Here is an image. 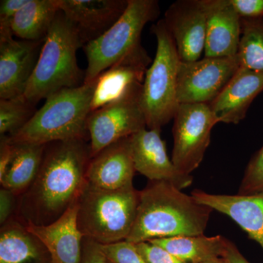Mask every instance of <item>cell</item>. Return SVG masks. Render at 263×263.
<instances>
[{"mask_svg":"<svg viewBox=\"0 0 263 263\" xmlns=\"http://www.w3.org/2000/svg\"><path fill=\"white\" fill-rule=\"evenodd\" d=\"M90 160L89 145L85 139L46 145L37 177L19 202V216L24 224L46 226L77 201Z\"/></svg>","mask_w":263,"mask_h":263,"instance_id":"obj_1","label":"cell"},{"mask_svg":"<svg viewBox=\"0 0 263 263\" xmlns=\"http://www.w3.org/2000/svg\"><path fill=\"white\" fill-rule=\"evenodd\" d=\"M167 181H150L140 191L134 226L127 241L203 235L213 212Z\"/></svg>","mask_w":263,"mask_h":263,"instance_id":"obj_2","label":"cell"},{"mask_svg":"<svg viewBox=\"0 0 263 263\" xmlns=\"http://www.w3.org/2000/svg\"><path fill=\"white\" fill-rule=\"evenodd\" d=\"M94 90L95 81L48 97L22 129L8 136L10 143L46 146L55 142L85 139Z\"/></svg>","mask_w":263,"mask_h":263,"instance_id":"obj_3","label":"cell"},{"mask_svg":"<svg viewBox=\"0 0 263 263\" xmlns=\"http://www.w3.org/2000/svg\"><path fill=\"white\" fill-rule=\"evenodd\" d=\"M84 44L77 29L59 11L48 32L24 97L36 105L62 89L84 84L77 51Z\"/></svg>","mask_w":263,"mask_h":263,"instance_id":"obj_4","label":"cell"},{"mask_svg":"<svg viewBox=\"0 0 263 263\" xmlns=\"http://www.w3.org/2000/svg\"><path fill=\"white\" fill-rule=\"evenodd\" d=\"M140 192L90 188L85 183L78 199V224L84 238L102 245L126 240L136 221Z\"/></svg>","mask_w":263,"mask_h":263,"instance_id":"obj_5","label":"cell"},{"mask_svg":"<svg viewBox=\"0 0 263 263\" xmlns=\"http://www.w3.org/2000/svg\"><path fill=\"white\" fill-rule=\"evenodd\" d=\"M159 15L157 0H128L120 18L101 36L83 46L88 62L84 84L92 82L104 71L126 59L147 53L141 45L142 31Z\"/></svg>","mask_w":263,"mask_h":263,"instance_id":"obj_6","label":"cell"},{"mask_svg":"<svg viewBox=\"0 0 263 263\" xmlns=\"http://www.w3.org/2000/svg\"><path fill=\"white\" fill-rule=\"evenodd\" d=\"M152 32L157 38V51L145 76L141 105L148 129L161 131L174 119L180 105L177 85L181 60L164 19L152 27Z\"/></svg>","mask_w":263,"mask_h":263,"instance_id":"obj_7","label":"cell"},{"mask_svg":"<svg viewBox=\"0 0 263 263\" xmlns=\"http://www.w3.org/2000/svg\"><path fill=\"white\" fill-rule=\"evenodd\" d=\"M171 160L183 174L191 175L201 163L217 124L209 104H180L174 118Z\"/></svg>","mask_w":263,"mask_h":263,"instance_id":"obj_8","label":"cell"},{"mask_svg":"<svg viewBox=\"0 0 263 263\" xmlns=\"http://www.w3.org/2000/svg\"><path fill=\"white\" fill-rule=\"evenodd\" d=\"M240 68L238 57H204L181 62L178 72L180 104H210Z\"/></svg>","mask_w":263,"mask_h":263,"instance_id":"obj_9","label":"cell"},{"mask_svg":"<svg viewBox=\"0 0 263 263\" xmlns=\"http://www.w3.org/2000/svg\"><path fill=\"white\" fill-rule=\"evenodd\" d=\"M146 127L141 102H119L91 112L86 122L91 158L110 145Z\"/></svg>","mask_w":263,"mask_h":263,"instance_id":"obj_10","label":"cell"},{"mask_svg":"<svg viewBox=\"0 0 263 263\" xmlns=\"http://www.w3.org/2000/svg\"><path fill=\"white\" fill-rule=\"evenodd\" d=\"M151 63L152 59L146 53L126 59L102 72L95 80L91 112L119 102H141Z\"/></svg>","mask_w":263,"mask_h":263,"instance_id":"obj_11","label":"cell"},{"mask_svg":"<svg viewBox=\"0 0 263 263\" xmlns=\"http://www.w3.org/2000/svg\"><path fill=\"white\" fill-rule=\"evenodd\" d=\"M203 0H179L164 13V23L181 62L200 60L205 49L207 24Z\"/></svg>","mask_w":263,"mask_h":263,"instance_id":"obj_12","label":"cell"},{"mask_svg":"<svg viewBox=\"0 0 263 263\" xmlns=\"http://www.w3.org/2000/svg\"><path fill=\"white\" fill-rule=\"evenodd\" d=\"M160 133L145 128L131 136L136 171L150 181H167L180 190L188 187L193 183V176L181 172L170 160Z\"/></svg>","mask_w":263,"mask_h":263,"instance_id":"obj_13","label":"cell"},{"mask_svg":"<svg viewBox=\"0 0 263 263\" xmlns=\"http://www.w3.org/2000/svg\"><path fill=\"white\" fill-rule=\"evenodd\" d=\"M44 41L0 39V100L24 95Z\"/></svg>","mask_w":263,"mask_h":263,"instance_id":"obj_14","label":"cell"},{"mask_svg":"<svg viewBox=\"0 0 263 263\" xmlns=\"http://www.w3.org/2000/svg\"><path fill=\"white\" fill-rule=\"evenodd\" d=\"M136 172L129 137L110 145L91 158L85 183L95 190H121L133 186Z\"/></svg>","mask_w":263,"mask_h":263,"instance_id":"obj_15","label":"cell"},{"mask_svg":"<svg viewBox=\"0 0 263 263\" xmlns=\"http://www.w3.org/2000/svg\"><path fill=\"white\" fill-rule=\"evenodd\" d=\"M59 4L85 45L101 36L120 18L128 0H59Z\"/></svg>","mask_w":263,"mask_h":263,"instance_id":"obj_16","label":"cell"},{"mask_svg":"<svg viewBox=\"0 0 263 263\" xmlns=\"http://www.w3.org/2000/svg\"><path fill=\"white\" fill-rule=\"evenodd\" d=\"M78 200L59 219L46 226L28 223L26 228L47 249L51 263H81L82 233L78 224Z\"/></svg>","mask_w":263,"mask_h":263,"instance_id":"obj_17","label":"cell"},{"mask_svg":"<svg viewBox=\"0 0 263 263\" xmlns=\"http://www.w3.org/2000/svg\"><path fill=\"white\" fill-rule=\"evenodd\" d=\"M207 24L205 57L238 54L241 37V18L230 0H203Z\"/></svg>","mask_w":263,"mask_h":263,"instance_id":"obj_18","label":"cell"},{"mask_svg":"<svg viewBox=\"0 0 263 263\" xmlns=\"http://www.w3.org/2000/svg\"><path fill=\"white\" fill-rule=\"evenodd\" d=\"M263 91V74L240 67L215 100L209 104L217 122L238 124Z\"/></svg>","mask_w":263,"mask_h":263,"instance_id":"obj_19","label":"cell"},{"mask_svg":"<svg viewBox=\"0 0 263 263\" xmlns=\"http://www.w3.org/2000/svg\"><path fill=\"white\" fill-rule=\"evenodd\" d=\"M199 203L230 216L263 249V190L250 195H214L194 190Z\"/></svg>","mask_w":263,"mask_h":263,"instance_id":"obj_20","label":"cell"},{"mask_svg":"<svg viewBox=\"0 0 263 263\" xmlns=\"http://www.w3.org/2000/svg\"><path fill=\"white\" fill-rule=\"evenodd\" d=\"M0 263H51L42 242L22 224L9 219L0 233Z\"/></svg>","mask_w":263,"mask_h":263,"instance_id":"obj_21","label":"cell"},{"mask_svg":"<svg viewBox=\"0 0 263 263\" xmlns=\"http://www.w3.org/2000/svg\"><path fill=\"white\" fill-rule=\"evenodd\" d=\"M228 239L221 235L175 236L149 240L186 263H203L223 258Z\"/></svg>","mask_w":263,"mask_h":263,"instance_id":"obj_22","label":"cell"},{"mask_svg":"<svg viewBox=\"0 0 263 263\" xmlns=\"http://www.w3.org/2000/svg\"><path fill=\"white\" fill-rule=\"evenodd\" d=\"M60 10L59 0H29L12 21L13 35L23 41H44Z\"/></svg>","mask_w":263,"mask_h":263,"instance_id":"obj_23","label":"cell"},{"mask_svg":"<svg viewBox=\"0 0 263 263\" xmlns=\"http://www.w3.org/2000/svg\"><path fill=\"white\" fill-rule=\"evenodd\" d=\"M13 145V159L0 183L3 188L18 195L24 193L37 177L46 146Z\"/></svg>","mask_w":263,"mask_h":263,"instance_id":"obj_24","label":"cell"},{"mask_svg":"<svg viewBox=\"0 0 263 263\" xmlns=\"http://www.w3.org/2000/svg\"><path fill=\"white\" fill-rule=\"evenodd\" d=\"M238 57L240 67L263 74V18H241Z\"/></svg>","mask_w":263,"mask_h":263,"instance_id":"obj_25","label":"cell"},{"mask_svg":"<svg viewBox=\"0 0 263 263\" xmlns=\"http://www.w3.org/2000/svg\"><path fill=\"white\" fill-rule=\"evenodd\" d=\"M36 105L24 95L0 100V134L12 136L22 129L37 112Z\"/></svg>","mask_w":263,"mask_h":263,"instance_id":"obj_26","label":"cell"},{"mask_svg":"<svg viewBox=\"0 0 263 263\" xmlns=\"http://www.w3.org/2000/svg\"><path fill=\"white\" fill-rule=\"evenodd\" d=\"M263 190V146L249 162L238 195H250Z\"/></svg>","mask_w":263,"mask_h":263,"instance_id":"obj_27","label":"cell"},{"mask_svg":"<svg viewBox=\"0 0 263 263\" xmlns=\"http://www.w3.org/2000/svg\"><path fill=\"white\" fill-rule=\"evenodd\" d=\"M102 247L108 263H147L138 253L136 245L127 240Z\"/></svg>","mask_w":263,"mask_h":263,"instance_id":"obj_28","label":"cell"},{"mask_svg":"<svg viewBox=\"0 0 263 263\" xmlns=\"http://www.w3.org/2000/svg\"><path fill=\"white\" fill-rule=\"evenodd\" d=\"M29 0H1L0 2V39L14 37L12 32V21L19 10Z\"/></svg>","mask_w":263,"mask_h":263,"instance_id":"obj_29","label":"cell"},{"mask_svg":"<svg viewBox=\"0 0 263 263\" xmlns=\"http://www.w3.org/2000/svg\"><path fill=\"white\" fill-rule=\"evenodd\" d=\"M136 245L137 251L147 263H186L178 259L162 247L149 242H142Z\"/></svg>","mask_w":263,"mask_h":263,"instance_id":"obj_30","label":"cell"},{"mask_svg":"<svg viewBox=\"0 0 263 263\" xmlns=\"http://www.w3.org/2000/svg\"><path fill=\"white\" fill-rule=\"evenodd\" d=\"M241 18H263V0H230Z\"/></svg>","mask_w":263,"mask_h":263,"instance_id":"obj_31","label":"cell"},{"mask_svg":"<svg viewBox=\"0 0 263 263\" xmlns=\"http://www.w3.org/2000/svg\"><path fill=\"white\" fill-rule=\"evenodd\" d=\"M81 263H108L102 245L94 240L84 238Z\"/></svg>","mask_w":263,"mask_h":263,"instance_id":"obj_32","label":"cell"},{"mask_svg":"<svg viewBox=\"0 0 263 263\" xmlns=\"http://www.w3.org/2000/svg\"><path fill=\"white\" fill-rule=\"evenodd\" d=\"M15 194L7 189L0 190V223L3 226L10 219L14 209Z\"/></svg>","mask_w":263,"mask_h":263,"instance_id":"obj_33","label":"cell"},{"mask_svg":"<svg viewBox=\"0 0 263 263\" xmlns=\"http://www.w3.org/2000/svg\"><path fill=\"white\" fill-rule=\"evenodd\" d=\"M15 146L10 143L8 136H1L0 141V179L4 176L9 167L13 154Z\"/></svg>","mask_w":263,"mask_h":263,"instance_id":"obj_34","label":"cell"},{"mask_svg":"<svg viewBox=\"0 0 263 263\" xmlns=\"http://www.w3.org/2000/svg\"><path fill=\"white\" fill-rule=\"evenodd\" d=\"M228 263H250L240 253V251L237 248L234 243L228 240L226 254L224 257Z\"/></svg>","mask_w":263,"mask_h":263,"instance_id":"obj_35","label":"cell"},{"mask_svg":"<svg viewBox=\"0 0 263 263\" xmlns=\"http://www.w3.org/2000/svg\"><path fill=\"white\" fill-rule=\"evenodd\" d=\"M203 263H228L224 258H219L215 259V260L209 261V262Z\"/></svg>","mask_w":263,"mask_h":263,"instance_id":"obj_36","label":"cell"}]
</instances>
